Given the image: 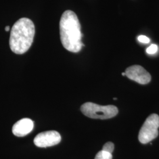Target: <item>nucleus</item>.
I'll use <instances>...</instances> for the list:
<instances>
[{
	"instance_id": "obj_1",
	"label": "nucleus",
	"mask_w": 159,
	"mask_h": 159,
	"mask_svg": "<svg viewBox=\"0 0 159 159\" xmlns=\"http://www.w3.org/2000/svg\"><path fill=\"white\" fill-rule=\"evenodd\" d=\"M60 34L61 43L67 50L78 52L84 46L80 23L74 12L67 10L63 12L60 21Z\"/></svg>"
},
{
	"instance_id": "obj_2",
	"label": "nucleus",
	"mask_w": 159,
	"mask_h": 159,
	"mask_svg": "<svg viewBox=\"0 0 159 159\" xmlns=\"http://www.w3.org/2000/svg\"><path fill=\"white\" fill-rule=\"evenodd\" d=\"M35 35L33 22L27 18H21L14 24L11 30L10 47L17 54H23L29 50Z\"/></svg>"
},
{
	"instance_id": "obj_3",
	"label": "nucleus",
	"mask_w": 159,
	"mask_h": 159,
	"mask_svg": "<svg viewBox=\"0 0 159 159\" xmlns=\"http://www.w3.org/2000/svg\"><path fill=\"white\" fill-rule=\"evenodd\" d=\"M81 111L84 116L94 119L106 120L113 118L118 113L117 107L112 105L100 106L93 102H85L81 106Z\"/></svg>"
},
{
	"instance_id": "obj_4",
	"label": "nucleus",
	"mask_w": 159,
	"mask_h": 159,
	"mask_svg": "<svg viewBox=\"0 0 159 159\" xmlns=\"http://www.w3.org/2000/svg\"><path fill=\"white\" fill-rule=\"evenodd\" d=\"M159 116L156 114L149 116L144 121L139 134V140L142 144L152 142L159 135Z\"/></svg>"
},
{
	"instance_id": "obj_5",
	"label": "nucleus",
	"mask_w": 159,
	"mask_h": 159,
	"mask_svg": "<svg viewBox=\"0 0 159 159\" xmlns=\"http://www.w3.org/2000/svg\"><path fill=\"white\" fill-rule=\"evenodd\" d=\"M61 137L56 131H47L40 133L34 138V144L39 148H44L56 146L61 142Z\"/></svg>"
},
{
	"instance_id": "obj_6",
	"label": "nucleus",
	"mask_w": 159,
	"mask_h": 159,
	"mask_svg": "<svg viewBox=\"0 0 159 159\" xmlns=\"http://www.w3.org/2000/svg\"><path fill=\"white\" fill-rule=\"evenodd\" d=\"M125 75L141 84H147L151 81V75L142 66H132L125 70Z\"/></svg>"
},
{
	"instance_id": "obj_7",
	"label": "nucleus",
	"mask_w": 159,
	"mask_h": 159,
	"mask_svg": "<svg viewBox=\"0 0 159 159\" xmlns=\"http://www.w3.org/2000/svg\"><path fill=\"white\" fill-rule=\"evenodd\" d=\"M34 129V122L29 118H24L16 122L12 127V133L17 137L25 136Z\"/></svg>"
},
{
	"instance_id": "obj_8",
	"label": "nucleus",
	"mask_w": 159,
	"mask_h": 159,
	"mask_svg": "<svg viewBox=\"0 0 159 159\" xmlns=\"http://www.w3.org/2000/svg\"><path fill=\"white\" fill-rule=\"evenodd\" d=\"M94 159H113L112 154L101 150L97 154Z\"/></svg>"
},
{
	"instance_id": "obj_9",
	"label": "nucleus",
	"mask_w": 159,
	"mask_h": 159,
	"mask_svg": "<svg viewBox=\"0 0 159 159\" xmlns=\"http://www.w3.org/2000/svg\"><path fill=\"white\" fill-rule=\"evenodd\" d=\"M114 149V145L112 142L106 143L102 147V150L112 154Z\"/></svg>"
},
{
	"instance_id": "obj_10",
	"label": "nucleus",
	"mask_w": 159,
	"mask_h": 159,
	"mask_svg": "<svg viewBox=\"0 0 159 159\" xmlns=\"http://www.w3.org/2000/svg\"><path fill=\"white\" fill-rule=\"evenodd\" d=\"M158 51V47L156 44H152L146 49V52L149 54H154Z\"/></svg>"
},
{
	"instance_id": "obj_11",
	"label": "nucleus",
	"mask_w": 159,
	"mask_h": 159,
	"mask_svg": "<svg viewBox=\"0 0 159 159\" xmlns=\"http://www.w3.org/2000/svg\"><path fill=\"white\" fill-rule=\"evenodd\" d=\"M138 40L142 43H144V44H148L150 43V39H148V37L145 36V35H140L138 37Z\"/></svg>"
},
{
	"instance_id": "obj_12",
	"label": "nucleus",
	"mask_w": 159,
	"mask_h": 159,
	"mask_svg": "<svg viewBox=\"0 0 159 159\" xmlns=\"http://www.w3.org/2000/svg\"><path fill=\"white\" fill-rule=\"evenodd\" d=\"M10 26H7L6 27V28H5V30H6V31H10Z\"/></svg>"
},
{
	"instance_id": "obj_13",
	"label": "nucleus",
	"mask_w": 159,
	"mask_h": 159,
	"mask_svg": "<svg viewBox=\"0 0 159 159\" xmlns=\"http://www.w3.org/2000/svg\"><path fill=\"white\" fill-rule=\"evenodd\" d=\"M122 75H123V76H125V73H122Z\"/></svg>"
}]
</instances>
